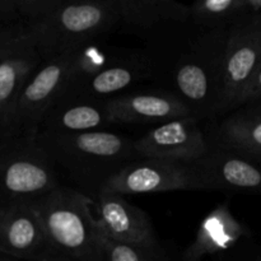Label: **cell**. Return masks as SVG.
Listing matches in <instances>:
<instances>
[{"mask_svg": "<svg viewBox=\"0 0 261 261\" xmlns=\"http://www.w3.org/2000/svg\"><path fill=\"white\" fill-rule=\"evenodd\" d=\"M42 61L23 24L17 23L0 32V125Z\"/></svg>", "mask_w": 261, "mask_h": 261, "instance_id": "cell-10", "label": "cell"}, {"mask_svg": "<svg viewBox=\"0 0 261 261\" xmlns=\"http://www.w3.org/2000/svg\"><path fill=\"white\" fill-rule=\"evenodd\" d=\"M0 261H18V260H15V259H12V257H9V256H5V255L0 254Z\"/></svg>", "mask_w": 261, "mask_h": 261, "instance_id": "cell-25", "label": "cell"}, {"mask_svg": "<svg viewBox=\"0 0 261 261\" xmlns=\"http://www.w3.org/2000/svg\"><path fill=\"white\" fill-rule=\"evenodd\" d=\"M254 261H261V255H259V256H257L256 259H255Z\"/></svg>", "mask_w": 261, "mask_h": 261, "instance_id": "cell-26", "label": "cell"}, {"mask_svg": "<svg viewBox=\"0 0 261 261\" xmlns=\"http://www.w3.org/2000/svg\"><path fill=\"white\" fill-rule=\"evenodd\" d=\"M103 261H167L160 246H139L114 241L105 233Z\"/></svg>", "mask_w": 261, "mask_h": 261, "instance_id": "cell-21", "label": "cell"}, {"mask_svg": "<svg viewBox=\"0 0 261 261\" xmlns=\"http://www.w3.org/2000/svg\"><path fill=\"white\" fill-rule=\"evenodd\" d=\"M120 27L145 35L190 22V5L176 0H116Z\"/></svg>", "mask_w": 261, "mask_h": 261, "instance_id": "cell-16", "label": "cell"}, {"mask_svg": "<svg viewBox=\"0 0 261 261\" xmlns=\"http://www.w3.org/2000/svg\"><path fill=\"white\" fill-rule=\"evenodd\" d=\"M247 234L244 224L232 214L227 203L219 204L200 222L195 240L184 255L185 261H201L204 257L226 252Z\"/></svg>", "mask_w": 261, "mask_h": 261, "instance_id": "cell-17", "label": "cell"}, {"mask_svg": "<svg viewBox=\"0 0 261 261\" xmlns=\"http://www.w3.org/2000/svg\"><path fill=\"white\" fill-rule=\"evenodd\" d=\"M50 250L33 205L0 208V254L18 261H32Z\"/></svg>", "mask_w": 261, "mask_h": 261, "instance_id": "cell-15", "label": "cell"}, {"mask_svg": "<svg viewBox=\"0 0 261 261\" xmlns=\"http://www.w3.org/2000/svg\"><path fill=\"white\" fill-rule=\"evenodd\" d=\"M261 64V20L229 28L223 55L224 111L236 109L242 92Z\"/></svg>", "mask_w": 261, "mask_h": 261, "instance_id": "cell-8", "label": "cell"}, {"mask_svg": "<svg viewBox=\"0 0 261 261\" xmlns=\"http://www.w3.org/2000/svg\"><path fill=\"white\" fill-rule=\"evenodd\" d=\"M60 185L55 163L37 137L0 139V208L35 205Z\"/></svg>", "mask_w": 261, "mask_h": 261, "instance_id": "cell-5", "label": "cell"}, {"mask_svg": "<svg viewBox=\"0 0 261 261\" xmlns=\"http://www.w3.org/2000/svg\"><path fill=\"white\" fill-rule=\"evenodd\" d=\"M218 148L233 150L261 165V105L232 112L218 126Z\"/></svg>", "mask_w": 261, "mask_h": 261, "instance_id": "cell-19", "label": "cell"}, {"mask_svg": "<svg viewBox=\"0 0 261 261\" xmlns=\"http://www.w3.org/2000/svg\"><path fill=\"white\" fill-rule=\"evenodd\" d=\"M182 45L171 74L175 93L196 119L222 114L223 55L228 30H199Z\"/></svg>", "mask_w": 261, "mask_h": 261, "instance_id": "cell-4", "label": "cell"}, {"mask_svg": "<svg viewBox=\"0 0 261 261\" xmlns=\"http://www.w3.org/2000/svg\"><path fill=\"white\" fill-rule=\"evenodd\" d=\"M175 190H203L190 162L142 158L110 178L101 191L124 196Z\"/></svg>", "mask_w": 261, "mask_h": 261, "instance_id": "cell-7", "label": "cell"}, {"mask_svg": "<svg viewBox=\"0 0 261 261\" xmlns=\"http://www.w3.org/2000/svg\"><path fill=\"white\" fill-rule=\"evenodd\" d=\"M241 22L244 0H200L190 4V23L199 30H229Z\"/></svg>", "mask_w": 261, "mask_h": 261, "instance_id": "cell-20", "label": "cell"}, {"mask_svg": "<svg viewBox=\"0 0 261 261\" xmlns=\"http://www.w3.org/2000/svg\"><path fill=\"white\" fill-rule=\"evenodd\" d=\"M89 196L60 185L35 204L48 246L71 261H103L105 232Z\"/></svg>", "mask_w": 261, "mask_h": 261, "instance_id": "cell-3", "label": "cell"}, {"mask_svg": "<svg viewBox=\"0 0 261 261\" xmlns=\"http://www.w3.org/2000/svg\"><path fill=\"white\" fill-rule=\"evenodd\" d=\"M134 148L140 158L176 162L200 160L211 150L196 117H185L157 125L134 140Z\"/></svg>", "mask_w": 261, "mask_h": 261, "instance_id": "cell-9", "label": "cell"}, {"mask_svg": "<svg viewBox=\"0 0 261 261\" xmlns=\"http://www.w3.org/2000/svg\"><path fill=\"white\" fill-rule=\"evenodd\" d=\"M190 165L203 190L261 193V165L233 150L217 148Z\"/></svg>", "mask_w": 261, "mask_h": 261, "instance_id": "cell-12", "label": "cell"}, {"mask_svg": "<svg viewBox=\"0 0 261 261\" xmlns=\"http://www.w3.org/2000/svg\"><path fill=\"white\" fill-rule=\"evenodd\" d=\"M261 101V64L259 68L256 69L255 74L252 75L251 81L249 82L245 91L242 92L241 97L239 99V105L237 107L242 106V105H250L256 103Z\"/></svg>", "mask_w": 261, "mask_h": 261, "instance_id": "cell-22", "label": "cell"}, {"mask_svg": "<svg viewBox=\"0 0 261 261\" xmlns=\"http://www.w3.org/2000/svg\"><path fill=\"white\" fill-rule=\"evenodd\" d=\"M74 51L43 60L30 76L0 125V139L37 137L41 122L65 92L73 73Z\"/></svg>", "mask_w": 261, "mask_h": 261, "instance_id": "cell-6", "label": "cell"}, {"mask_svg": "<svg viewBox=\"0 0 261 261\" xmlns=\"http://www.w3.org/2000/svg\"><path fill=\"white\" fill-rule=\"evenodd\" d=\"M37 140L78 185L98 195L105 184L139 157L134 140L112 132L38 134Z\"/></svg>", "mask_w": 261, "mask_h": 261, "instance_id": "cell-2", "label": "cell"}, {"mask_svg": "<svg viewBox=\"0 0 261 261\" xmlns=\"http://www.w3.org/2000/svg\"><path fill=\"white\" fill-rule=\"evenodd\" d=\"M153 73L150 58L130 51L120 61L91 75L70 78L60 101H107L112 94L153 76Z\"/></svg>", "mask_w": 261, "mask_h": 261, "instance_id": "cell-11", "label": "cell"}, {"mask_svg": "<svg viewBox=\"0 0 261 261\" xmlns=\"http://www.w3.org/2000/svg\"><path fill=\"white\" fill-rule=\"evenodd\" d=\"M19 23L17 0H0V32Z\"/></svg>", "mask_w": 261, "mask_h": 261, "instance_id": "cell-23", "label": "cell"}, {"mask_svg": "<svg viewBox=\"0 0 261 261\" xmlns=\"http://www.w3.org/2000/svg\"><path fill=\"white\" fill-rule=\"evenodd\" d=\"M93 205L102 229L114 241L139 246H160L148 214L125 200L122 195L101 191Z\"/></svg>", "mask_w": 261, "mask_h": 261, "instance_id": "cell-14", "label": "cell"}, {"mask_svg": "<svg viewBox=\"0 0 261 261\" xmlns=\"http://www.w3.org/2000/svg\"><path fill=\"white\" fill-rule=\"evenodd\" d=\"M112 124H165L195 117L190 107L170 91L139 92L112 97L106 102Z\"/></svg>", "mask_w": 261, "mask_h": 261, "instance_id": "cell-13", "label": "cell"}, {"mask_svg": "<svg viewBox=\"0 0 261 261\" xmlns=\"http://www.w3.org/2000/svg\"><path fill=\"white\" fill-rule=\"evenodd\" d=\"M106 102L60 101L42 120L38 134L70 135L102 130L112 124Z\"/></svg>", "mask_w": 261, "mask_h": 261, "instance_id": "cell-18", "label": "cell"}, {"mask_svg": "<svg viewBox=\"0 0 261 261\" xmlns=\"http://www.w3.org/2000/svg\"><path fill=\"white\" fill-rule=\"evenodd\" d=\"M32 261H71V260L68 259V257L63 256V255L58 254V252L53 251V250L50 249L48 251H46L45 254L41 255L40 257H37V259Z\"/></svg>", "mask_w": 261, "mask_h": 261, "instance_id": "cell-24", "label": "cell"}, {"mask_svg": "<svg viewBox=\"0 0 261 261\" xmlns=\"http://www.w3.org/2000/svg\"><path fill=\"white\" fill-rule=\"evenodd\" d=\"M17 9L42 60L101 41L120 27L116 0H17Z\"/></svg>", "mask_w": 261, "mask_h": 261, "instance_id": "cell-1", "label": "cell"}]
</instances>
